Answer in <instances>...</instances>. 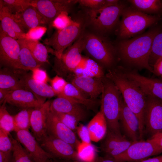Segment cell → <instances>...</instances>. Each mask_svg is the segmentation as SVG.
<instances>
[{"instance_id":"obj_41","label":"cell","mask_w":162,"mask_h":162,"mask_svg":"<svg viewBox=\"0 0 162 162\" xmlns=\"http://www.w3.org/2000/svg\"><path fill=\"white\" fill-rule=\"evenodd\" d=\"M68 14L64 12L61 13L54 20L52 27L57 30H61L69 25L72 22V19L68 16Z\"/></svg>"},{"instance_id":"obj_34","label":"cell","mask_w":162,"mask_h":162,"mask_svg":"<svg viewBox=\"0 0 162 162\" xmlns=\"http://www.w3.org/2000/svg\"><path fill=\"white\" fill-rule=\"evenodd\" d=\"M34 108L21 110L13 116L15 127L14 131L21 130H29L31 128L30 118Z\"/></svg>"},{"instance_id":"obj_39","label":"cell","mask_w":162,"mask_h":162,"mask_svg":"<svg viewBox=\"0 0 162 162\" xmlns=\"http://www.w3.org/2000/svg\"><path fill=\"white\" fill-rule=\"evenodd\" d=\"M52 112L68 128L73 131H76L79 122L76 118L67 114Z\"/></svg>"},{"instance_id":"obj_48","label":"cell","mask_w":162,"mask_h":162,"mask_svg":"<svg viewBox=\"0 0 162 162\" xmlns=\"http://www.w3.org/2000/svg\"><path fill=\"white\" fill-rule=\"evenodd\" d=\"M149 139L155 143L162 151V132L153 134Z\"/></svg>"},{"instance_id":"obj_13","label":"cell","mask_w":162,"mask_h":162,"mask_svg":"<svg viewBox=\"0 0 162 162\" xmlns=\"http://www.w3.org/2000/svg\"><path fill=\"white\" fill-rule=\"evenodd\" d=\"M144 120L146 130L152 136L162 132V101L147 96Z\"/></svg>"},{"instance_id":"obj_22","label":"cell","mask_w":162,"mask_h":162,"mask_svg":"<svg viewBox=\"0 0 162 162\" xmlns=\"http://www.w3.org/2000/svg\"><path fill=\"white\" fill-rule=\"evenodd\" d=\"M86 109H87L82 105L59 96L51 101L50 106L51 111L71 115L79 122L86 120L87 115Z\"/></svg>"},{"instance_id":"obj_55","label":"cell","mask_w":162,"mask_h":162,"mask_svg":"<svg viewBox=\"0 0 162 162\" xmlns=\"http://www.w3.org/2000/svg\"><path fill=\"white\" fill-rule=\"evenodd\" d=\"M43 162H51V161L50 160V159H49Z\"/></svg>"},{"instance_id":"obj_27","label":"cell","mask_w":162,"mask_h":162,"mask_svg":"<svg viewBox=\"0 0 162 162\" xmlns=\"http://www.w3.org/2000/svg\"><path fill=\"white\" fill-rule=\"evenodd\" d=\"M91 141L97 142L102 140L106 134L107 126L102 111L100 110L87 126Z\"/></svg>"},{"instance_id":"obj_21","label":"cell","mask_w":162,"mask_h":162,"mask_svg":"<svg viewBox=\"0 0 162 162\" xmlns=\"http://www.w3.org/2000/svg\"><path fill=\"white\" fill-rule=\"evenodd\" d=\"M101 145V148L107 155L115 158L126 151L134 142L123 135L116 134L107 130Z\"/></svg>"},{"instance_id":"obj_29","label":"cell","mask_w":162,"mask_h":162,"mask_svg":"<svg viewBox=\"0 0 162 162\" xmlns=\"http://www.w3.org/2000/svg\"><path fill=\"white\" fill-rule=\"evenodd\" d=\"M73 75H83L103 78L105 76L104 68L89 57H83L80 63L74 71Z\"/></svg>"},{"instance_id":"obj_46","label":"cell","mask_w":162,"mask_h":162,"mask_svg":"<svg viewBox=\"0 0 162 162\" xmlns=\"http://www.w3.org/2000/svg\"><path fill=\"white\" fill-rule=\"evenodd\" d=\"M32 77L34 80L39 82L46 83L49 80V78L46 72L38 68L32 71Z\"/></svg>"},{"instance_id":"obj_3","label":"cell","mask_w":162,"mask_h":162,"mask_svg":"<svg viewBox=\"0 0 162 162\" xmlns=\"http://www.w3.org/2000/svg\"><path fill=\"white\" fill-rule=\"evenodd\" d=\"M83 51L104 69L115 66L117 54L116 46L107 38L86 29L83 34Z\"/></svg>"},{"instance_id":"obj_8","label":"cell","mask_w":162,"mask_h":162,"mask_svg":"<svg viewBox=\"0 0 162 162\" xmlns=\"http://www.w3.org/2000/svg\"><path fill=\"white\" fill-rule=\"evenodd\" d=\"M84 33L64 51L60 58H55L54 71L57 75L68 80L72 76L82 59L81 53L84 49Z\"/></svg>"},{"instance_id":"obj_24","label":"cell","mask_w":162,"mask_h":162,"mask_svg":"<svg viewBox=\"0 0 162 162\" xmlns=\"http://www.w3.org/2000/svg\"><path fill=\"white\" fill-rule=\"evenodd\" d=\"M12 16L14 19L25 32H28L30 29L37 26H48L46 19L32 5L29 6L19 13L12 14Z\"/></svg>"},{"instance_id":"obj_6","label":"cell","mask_w":162,"mask_h":162,"mask_svg":"<svg viewBox=\"0 0 162 162\" xmlns=\"http://www.w3.org/2000/svg\"><path fill=\"white\" fill-rule=\"evenodd\" d=\"M103 87L100 100V110L106 120L107 130L122 135L119 118L122 96L114 83L105 76L103 79Z\"/></svg>"},{"instance_id":"obj_16","label":"cell","mask_w":162,"mask_h":162,"mask_svg":"<svg viewBox=\"0 0 162 162\" xmlns=\"http://www.w3.org/2000/svg\"><path fill=\"white\" fill-rule=\"evenodd\" d=\"M16 140L23 146L35 162H43L53 158L42 148L29 130H21L15 131Z\"/></svg>"},{"instance_id":"obj_33","label":"cell","mask_w":162,"mask_h":162,"mask_svg":"<svg viewBox=\"0 0 162 162\" xmlns=\"http://www.w3.org/2000/svg\"><path fill=\"white\" fill-rule=\"evenodd\" d=\"M76 151L80 161L95 162L97 158L96 148L91 143L81 142L78 145Z\"/></svg>"},{"instance_id":"obj_54","label":"cell","mask_w":162,"mask_h":162,"mask_svg":"<svg viewBox=\"0 0 162 162\" xmlns=\"http://www.w3.org/2000/svg\"><path fill=\"white\" fill-rule=\"evenodd\" d=\"M58 161V162H72V160H60Z\"/></svg>"},{"instance_id":"obj_26","label":"cell","mask_w":162,"mask_h":162,"mask_svg":"<svg viewBox=\"0 0 162 162\" xmlns=\"http://www.w3.org/2000/svg\"><path fill=\"white\" fill-rule=\"evenodd\" d=\"M58 96L64 97L82 105L87 109L94 110L98 103L96 99L88 98L71 83L68 82L63 92Z\"/></svg>"},{"instance_id":"obj_53","label":"cell","mask_w":162,"mask_h":162,"mask_svg":"<svg viewBox=\"0 0 162 162\" xmlns=\"http://www.w3.org/2000/svg\"><path fill=\"white\" fill-rule=\"evenodd\" d=\"M140 162H162V155L143 160Z\"/></svg>"},{"instance_id":"obj_31","label":"cell","mask_w":162,"mask_h":162,"mask_svg":"<svg viewBox=\"0 0 162 162\" xmlns=\"http://www.w3.org/2000/svg\"><path fill=\"white\" fill-rule=\"evenodd\" d=\"M132 7L143 13L160 16L162 14V0H130Z\"/></svg>"},{"instance_id":"obj_15","label":"cell","mask_w":162,"mask_h":162,"mask_svg":"<svg viewBox=\"0 0 162 162\" xmlns=\"http://www.w3.org/2000/svg\"><path fill=\"white\" fill-rule=\"evenodd\" d=\"M46 134L63 140L71 145L76 150L81 142L74 131L64 124L50 110L48 115Z\"/></svg>"},{"instance_id":"obj_45","label":"cell","mask_w":162,"mask_h":162,"mask_svg":"<svg viewBox=\"0 0 162 162\" xmlns=\"http://www.w3.org/2000/svg\"><path fill=\"white\" fill-rule=\"evenodd\" d=\"M76 131L81 142L91 143V140L87 126L82 124H80L77 127Z\"/></svg>"},{"instance_id":"obj_43","label":"cell","mask_w":162,"mask_h":162,"mask_svg":"<svg viewBox=\"0 0 162 162\" xmlns=\"http://www.w3.org/2000/svg\"><path fill=\"white\" fill-rule=\"evenodd\" d=\"M68 82L57 74L50 80L51 86L57 96L62 93Z\"/></svg>"},{"instance_id":"obj_51","label":"cell","mask_w":162,"mask_h":162,"mask_svg":"<svg viewBox=\"0 0 162 162\" xmlns=\"http://www.w3.org/2000/svg\"><path fill=\"white\" fill-rule=\"evenodd\" d=\"M10 91L11 90L8 89L0 88V104L1 105L3 103Z\"/></svg>"},{"instance_id":"obj_37","label":"cell","mask_w":162,"mask_h":162,"mask_svg":"<svg viewBox=\"0 0 162 162\" xmlns=\"http://www.w3.org/2000/svg\"><path fill=\"white\" fill-rule=\"evenodd\" d=\"M6 103H3L0 107V129L8 133L14 131L15 127L13 116L8 112L5 106Z\"/></svg>"},{"instance_id":"obj_4","label":"cell","mask_w":162,"mask_h":162,"mask_svg":"<svg viewBox=\"0 0 162 162\" xmlns=\"http://www.w3.org/2000/svg\"><path fill=\"white\" fill-rule=\"evenodd\" d=\"M71 23L61 30H57L50 38L44 39V44L52 49L55 57L59 58L63 52L72 45L87 27L86 15L82 9L74 16Z\"/></svg>"},{"instance_id":"obj_10","label":"cell","mask_w":162,"mask_h":162,"mask_svg":"<svg viewBox=\"0 0 162 162\" xmlns=\"http://www.w3.org/2000/svg\"><path fill=\"white\" fill-rule=\"evenodd\" d=\"M162 153L160 150L149 139L134 141L123 153L115 158L124 162H140Z\"/></svg>"},{"instance_id":"obj_7","label":"cell","mask_w":162,"mask_h":162,"mask_svg":"<svg viewBox=\"0 0 162 162\" xmlns=\"http://www.w3.org/2000/svg\"><path fill=\"white\" fill-rule=\"evenodd\" d=\"M121 16V20L116 30V34L121 40L135 36L156 25L161 19V16L146 14L132 6L126 7Z\"/></svg>"},{"instance_id":"obj_17","label":"cell","mask_w":162,"mask_h":162,"mask_svg":"<svg viewBox=\"0 0 162 162\" xmlns=\"http://www.w3.org/2000/svg\"><path fill=\"white\" fill-rule=\"evenodd\" d=\"M18 73L25 89L32 93L42 104L46 102V99L57 96L51 86L34 79L26 70L19 69Z\"/></svg>"},{"instance_id":"obj_32","label":"cell","mask_w":162,"mask_h":162,"mask_svg":"<svg viewBox=\"0 0 162 162\" xmlns=\"http://www.w3.org/2000/svg\"><path fill=\"white\" fill-rule=\"evenodd\" d=\"M26 45L35 58L39 62L44 64L48 63V47L38 40L25 39Z\"/></svg>"},{"instance_id":"obj_52","label":"cell","mask_w":162,"mask_h":162,"mask_svg":"<svg viewBox=\"0 0 162 162\" xmlns=\"http://www.w3.org/2000/svg\"><path fill=\"white\" fill-rule=\"evenodd\" d=\"M120 2V1L118 0H105L103 8L116 5L119 3Z\"/></svg>"},{"instance_id":"obj_11","label":"cell","mask_w":162,"mask_h":162,"mask_svg":"<svg viewBox=\"0 0 162 162\" xmlns=\"http://www.w3.org/2000/svg\"><path fill=\"white\" fill-rule=\"evenodd\" d=\"M40 142L42 148L53 158L80 161L76 149L63 140L47 134Z\"/></svg>"},{"instance_id":"obj_47","label":"cell","mask_w":162,"mask_h":162,"mask_svg":"<svg viewBox=\"0 0 162 162\" xmlns=\"http://www.w3.org/2000/svg\"><path fill=\"white\" fill-rule=\"evenodd\" d=\"M153 73L158 76H162V56L159 58L153 65Z\"/></svg>"},{"instance_id":"obj_19","label":"cell","mask_w":162,"mask_h":162,"mask_svg":"<svg viewBox=\"0 0 162 162\" xmlns=\"http://www.w3.org/2000/svg\"><path fill=\"white\" fill-rule=\"evenodd\" d=\"M103 78L74 75L69 79V82L73 85L87 97L96 99L101 94L103 90Z\"/></svg>"},{"instance_id":"obj_40","label":"cell","mask_w":162,"mask_h":162,"mask_svg":"<svg viewBox=\"0 0 162 162\" xmlns=\"http://www.w3.org/2000/svg\"><path fill=\"white\" fill-rule=\"evenodd\" d=\"M13 145L10 133L0 129V151L12 152Z\"/></svg>"},{"instance_id":"obj_42","label":"cell","mask_w":162,"mask_h":162,"mask_svg":"<svg viewBox=\"0 0 162 162\" xmlns=\"http://www.w3.org/2000/svg\"><path fill=\"white\" fill-rule=\"evenodd\" d=\"M47 30L45 26H39L32 28L26 33L25 39L38 40L40 39Z\"/></svg>"},{"instance_id":"obj_49","label":"cell","mask_w":162,"mask_h":162,"mask_svg":"<svg viewBox=\"0 0 162 162\" xmlns=\"http://www.w3.org/2000/svg\"><path fill=\"white\" fill-rule=\"evenodd\" d=\"M0 162H13L12 152L0 151Z\"/></svg>"},{"instance_id":"obj_36","label":"cell","mask_w":162,"mask_h":162,"mask_svg":"<svg viewBox=\"0 0 162 162\" xmlns=\"http://www.w3.org/2000/svg\"><path fill=\"white\" fill-rule=\"evenodd\" d=\"M33 0H0V4L12 14L19 13L32 5Z\"/></svg>"},{"instance_id":"obj_38","label":"cell","mask_w":162,"mask_h":162,"mask_svg":"<svg viewBox=\"0 0 162 162\" xmlns=\"http://www.w3.org/2000/svg\"><path fill=\"white\" fill-rule=\"evenodd\" d=\"M162 56V30L154 38L151 54L149 59V64L153 66L156 60Z\"/></svg>"},{"instance_id":"obj_50","label":"cell","mask_w":162,"mask_h":162,"mask_svg":"<svg viewBox=\"0 0 162 162\" xmlns=\"http://www.w3.org/2000/svg\"><path fill=\"white\" fill-rule=\"evenodd\" d=\"M95 162H124L112 157L106 155L104 157L97 158Z\"/></svg>"},{"instance_id":"obj_12","label":"cell","mask_w":162,"mask_h":162,"mask_svg":"<svg viewBox=\"0 0 162 162\" xmlns=\"http://www.w3.org/2000/svg\"><path fill=\"white\" fill-rule=\"evenodd\" d=\"M20 45L17 40L0 32V65L2 68L21 69Z\"/></svg>"},{"instance_id":"obj_18","label":"cell","mask_w":162,"mask_h":162,"mask_svg":"<svg viewBox=\"0 0 162 162\" xmlns=\"http://www.w3.org/2000/svg\"><path fill=\"white\" fill-rule=\"evenodd\" d=\"M119 123L125 135L130 140H140V126L138 118L127 106L123 99L122 101Z\"/></svg>"},{"instance_id":"obj_2","label":"cell","mask_w":162,"mask_h":162,"mask_svg":"<svg viewBox=\"0 0 162 162\" xmlns=\"http://www.w3.org/2000/svg\"><path fill=\"white\" fill-rule=\"evenodd\" d=\"M105 76L112 81L120 92L128 107L138 118L140 126V140L144 134V116L147 96L134 81L124 74L121 66L108 70Z\"/></svg>"},{"instance_id":"obj_28","label":"cell","mask_w":162,"mask_h":162,"mask_svg":"<svg viewBox=\"0 0 162 162\" xmlns=\"http://www.w3.org/2000/svg\"><path fill=\"white\" fill-rule=\"evenodd\" d=\"M18 69L2 68L0 70V88L13 90L25 89L20 80Z\"/></svg>"},{"instance_id":"obj_1","label":"cell","mask_w":162,"mask_h":162,"mask_svg":"<svg viewBox=\"0 0 162 162\" xmlns=\"http://www.w3.org/2000/svg\"><path fill=\"white\" fill-rule=\"evenodd\" d=\"M160 30L155 27L131 38L121 40L115 46L117 56L128 65L153 73L149 59L154 38Z\"/></svg>"},{"instance_id":"obj_30","label":"cell","mask_w":162,"mask_h":162,"mask_svg":"<svg viewBox=\"0 0 162 162\" xmlns=\"http://www.w3.org/2000/svg\"><path fill=\"white\" fill-rule=\"evenodd\" d=\"M17 40L20 46L19 60L21 69L32 71L35 68H40L43 64L34 57L26 45L25 39Z\"/></svg>"},{"instance_id":"obj_14","label":"cell","mask_w":162,"mask_h":162,"mask_svg":"<svg viewBox=\"0 0 162 162\" xmlns=\"http://www.w3.org/2000/svg\"><path fill=\"white\" fill-rule=\"evenodd\" d=\"M121 68L126 76L134 81L147 96L162 101V80L145 77L135 70L122 66Z\"/></svg>"},{"instance_id":"obj_5","label":"cell","mask_w":162,"mask_h":162,"mask_svg":"<svg viewBox=\"0 0 162 162\" xmlns=\"http://www.w3.org/2000/svg\"><path fill=\"white\" fill-rule=\"evenodd\" d=\"M126 7L120 2L116 5L97 10L82 7L86 16L87 28L96 34L107 36L116 29L120 22L119 18Z\"/></svg>"},{"instance_id":"obj_44","label":"cell","mask_w":162,"mask_h":162,"mask_svg":"<svg viewBox=\"0 0 162 162\" xmlns=\"http://www.w3.org/2000/svg\"><path fill=\"white\" fill-rule=\"evenodd\" d=\"M82 7L97 10L103 7L105 0H76Z\"/></svg>"},{"instance_id":"obj_23","label":"cell","mask_w":162,"mask_h":162,"mask_svg":"<svg viewBox=\"0 0 162 162\" xmlns=\"http://www.w3.org/2000/svg\"><path fill=\"white\" fill-rule=\"evenodd\" d=\"M3 103H8L21 110L36 108L43 104L32 93L25 89L10 91Z\"/></svg>"},{"instance_id":"obj_20","label":"cell","mask_w":162,"mask_h":162,"mask_svg":"<svg viewBox=\"0 0 162 162\" xmlns=\"http://www.w3.org/2000/svg\"><path fill=\"white\" fill-rule=\"evenodd\" d=\"M51 101L48 100L40 106L33 109L30 118L33 134L38 142L47 134L46 123Z\"/></svg>"},{"instance_id":"obj_25","label":"cell","mask_w":162,"mask_h":162,"mask_svg":"<svg viewBox=\"0 0 162 162\" xmlns=\"http://www.w3.org/2000/svg\"><path fill=\"white\" fill-rule=\"evenodd\" d=\"M0 32L16 40L25 39L26 32L13 18L7 9L0 4Z\"/></svg>"},{"instance_id":"obj_35","label":"cell","mask_w":162,"mask_h":162,"mask_svg":"<svg viewBox=\"0 0 162 162\" xmlns=\"http://www.w3.org/2000/svg\"><path fill=\"white\" fill-rule=\"evenodd\" d=\"M11 137L13 145V162H35L21 144L11 135Z\"/></svg>"},{"instance_id":"obj_9","label":"cell","mask_w":162,"mask_h":162,"mask_svg":"<svg viewBox=\"0 0 162 162\" xmlns=\"http://www.w3.org/2000/svg\"><path fill=\"white\" fill-rule=\"evenodd\" d=\"M76 3V0H33L32 5L46 20L49 33L55 19L63 12H71Z\"/></svg>"}]
</instances>
